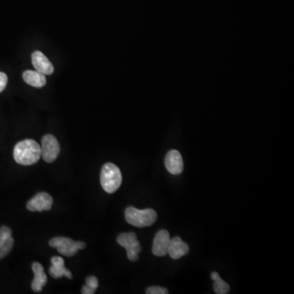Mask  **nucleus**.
Here are the masks:
<instances>
[{
	"label": "nucleus",
	"instance_id": "2eb2a0df",
	"mask_svg": "<svg viewBox=\"0 0 294 294\" xmlns=\"http://www.w3.org/2000/svg\"><path fill=\"white\" fill-rule=\"evenodd\" d=\"M23 79L27 84L33 87L40 89L47 83L45 75L37 71H26L23 73Z\"/></svg>",
	"mask_w": 294,
	"mask_h": 294
},
{
	"label": "nucleus",
	"instance_id": "ddd939ff",
	"mask_svg": "<svg viewBox=\"0 0 294 294\" xmlns=\"http://www.w3.org/2000/svg\"><path fill=\"white\" fill-rule=\"evenodd\" d=\"M32 270H33L34 277L33 281L32 283V288L35 292H40L43 289V287L46 285L48 282V277L44 272V268L41 264L39 262H34L32 264Z\"/></svg>",
	"mask_w": 294,
	"mask_h": 294
},
{
	"label": "nucleus",
	"instance_id": "a211bd4d",
	"mask_svg": "<svg viewBox=\"0 0 294 294\" xmlns=\"http://www.w3.org/2000/svg\"><path fill=\"white\" fill-rule=\"evenodd\" d=\"M86 285L91 289L96 291V289L98 288V280L95 276H89L86 279Z\"/></svg>",
	"mask_w": 294,
	"mask_h": 294
},
{
	"label": "nucleus",
	"instance_id": "9b49d317",
	"mask_svg": "<svg viewBox=\"0 0 294 294\" xmlns=\"http://www.w3.org/2000/svg\"><path fill=\"white\" fill-rule=\"evenodd\" d=\"M12 230L8 226L0 227V260L10 253L14 245Z\"/></svg>",
	"mask_w": 294,
	"mask_h": 294
},
{
	"label": "nucleus",
	"instance_id": "6ab92c4d",
	"mask_svg": "<svg viewBox=\"0 0 294 294\" xmlns=\"http://www.w3.org/2000/svg\"><path fill=\"white\" fill-rule=\"evenodd\" d=\"M8 83V76L4 72H0V93L4 91Z\"/></svg>",
	"mask_w": 294,
	"mask_h": 294
},
{
	"label": "nucleus",
	"instance_id": "423d86ee",
	"mask_svg": "<svg viewBox=\"0 0 294 294\" xmlns=\"http://www.w3.org/2000/svg\"><path fill=\"white\" fill-rule=\"evenodd\" d=\"M41 156L44 161L52 163L60 154V145L53 135L47 134L42 139Z\"/></svg>",
	"mask_w": 294,
	"mask_h": 294
},
{
	"label": "nucleus",
	"instance_id": "39448f33",
	"mask_svg": "<svg viewBox=\"0 0 294 294\" xmlns=\"http://www.w3.org/2000/svg\"><path fill=\"white\" fill-rule=\"evenodd\" d=\"M117 242L126 249L127 257L129 261L134 262L138 260V254L141 252V246L137 240V234L133 232L123 233L119 236Z\"/></svg>",
	"mask_w": 294,
	"mask_h": 294
},
{
	"label": "nucleus",
	"instance_id": "aec40b11",
	"mask_svg": "<svg viewBox=\"0 0 294 294\" xmlns=\"http://www.w3.org/2000/svg\"><path fill=\"white\" fill-rule=\"evenodd\" d=\"M94 292H95V291L89 288L87 285H84L83 288H82V293L83 294H93L94 293Z\"/></svg>",
	"mask_w": 294,
	"mask_h": 294
},
{
	"label": "nucleus",
	"instance_id": "dca6fc26",
	"mask_svg": "<svg viewBox=\"0 0 294 294\" xmlns=\"http://www.w3.org/2000/svg\"><path fill=\"white\" fill-rule=\"evenodd\" d=\"M212 280H214V289L217 294H227L230 292V288L229 284L220 277L218 272H213L210 275Z\"/></svg>",
	"mask_w": 294,
	"mask_h": 294
},
{
	"label": "nucleus",
	"instance_id": "9d476101",
	"mask_svg": "<svg viewBox=\"0 0 294 294\" xmlns=\"http://www.w3.org/2000/svg\"><path fill=\"white\" fill-rule=\"evenodd\" d=\"M32 65L36 71L45 75H51L53 74L54 67L52 63L46 57L44 53L40 51L34 52L32 55Z\"/></svg>",
	"mask_w": 294,
	"mask_h": 294
},
{
	"label": "nucleus",
	"instance_id": "4468645a",
	"mask_svg": "<svg viewBox=\"0 0 294 294\" xmlns=\"http://www.w3.org/2000/svg\"><path fill=\"white\" fill-rule=\"evenodd\" d=\"M52 266L49 268L50 276L54 279L66 276L68 279H72V274L67 268H65L64 260L61 257H52L51 259Z\"/></svg>",
	"mask_w": 294,
	"mask_h": 294
},
{
	"label": "nucleus",
	"instance_id": "6e6552de",
	"mask_svg": "<svg viewBox=\"0 0 294 294\" xmlns=\"http://www.w3.org/2000/svg\"><path fill=\"white\" fill-rule=\"evenodd\" d=\"M53 204V199L48 193H38L27 203V209L32 212L48 211L51 210Z\"/></svg>",
	"mask_w": 294,
	"mask_h": 294
},
{
	"label": "nucleus",
	"instance_id": "1a4fd4ad",
	"mask_svg": "<svg viewBox=\"0 0 294 294\" xmlns=\"http://www.w3.org/2000/svg\"><path fill=\"white\" fill-rule=\"evenodd\" d=\"M166 168L172 175H179L183 171V157L177 150H171L165 156Z\"/></svg>",
	"mask_w": 294,
	"mask_h": 294
},
{
	"label": "nucleus",
	"instance_id": "7ed1b4c3",
	"mask_svg": "<svg viewBox=\"0 0 294 294\" xmlns=\"http://www.w3.org/2000/svg\"><path fill=\"white\" fill-rule=\"evenodd\" d=\"M100 179L104 191L109 194L114 193L122 183L121 170L115 164L108 163L103 166Z\"/></svg>",
	"mask_w": 294,
	"mask_h": 294
},
{
	"label": "nucleus",
	"instance_id": "f3484780",
	"mask_svg": "<svg viewBox=\"0 0 294 294\" xmlns=\"http://www.w3.org/2000/svg\"><path fill=\"white\" fill-rule=\"evenodd\" d=\"M147 294H168V291L167 288H161L158 286H152L146 289Z\"/></svg>",
	"mask_w": 294,
	"mask_h": 294
},
{
	"label": "nucleus",
	"instance_id": "f8f14e48",
	"mask_svg": "<svg viewBox=\"0 0 294 294\" xmlns=\"http://www.w3.org/2000/svg\"><path fill=\"white\" fill-rule=\"evenodd\" d=\"M189 253V246L187 243L179 237L171 239L168 248V253L170 257L174 260H179L181 257H184Z\"/></svg>",
	"mask_w": 294,
	"mask_h": 294
},
{
	"label": "nucleus",
	"instance_id": "0eeeda50",
	"mask_svg": "<svg viewBox=\"0 0 294 294\" xmlns=\"http://www.w3.org/2000/svg\"><path fill=\"white\" fill-rule=\"evenodd\" d=\"M170 234L167 230H161L158 232L154 238L152 253L156 257H164L168 253Z\"/></svg>",
	"mask_w": 294,
	"mask_h": 294
},
{
	"label": "nucleus",
	"instance_id": "f257e3e1",
	"mask_svg": "<svg viewBox=\"0 0 294 294\" xmlns=\"http://www.w3.org/2000/svg\"><path fill=\"white\" fill-rule=\"evenodd\" d=\"M13 157L17 164L24 166L32 165L40 160L41 148L36 141L26 139L15 145Z\"/></svg>",
	"mask_w": 294,
	"mask_h": 294
},
{
	"label": "nucleus",
	"instance_id": "20e7f679",
	"mask_svg": "<svg viewBox=\"0 0 294 294\" xmlns=\"http://www.w3.org/2000/svg\"><path fill=\"white\" fill-rule=\"evenodd\" d=\"M49 245L52 248L57 249L58 252L65 257H71L75 256L78 251L86 248V244L83 241H74L68 237H58L51 239Z\"/></svg>",
	"mask_w": 294,
	"mask_h": 294
},
{
	"label": "nucleus",
	"instance_id": "f03ea898",
	"mask_svg": "<svg viewBox=\"0 0 294 294\" xmlns=\"http://www.w3.org/2000/svg\"><path fill=\"white\" fill-rule=\"evenodd\" d=\"M125 219L128 223L136 227H147L156 222L157 214L152 209L138 210L130 206L125 210Z\"/></svg>",
	"mask_w": 294,
	"mask_h": 294
}]
</instances>
